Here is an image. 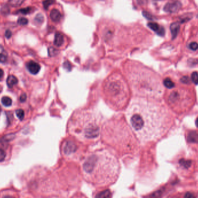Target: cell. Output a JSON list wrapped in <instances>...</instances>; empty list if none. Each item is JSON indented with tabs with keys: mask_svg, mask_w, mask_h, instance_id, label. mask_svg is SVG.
<instances>
[{
	"mask_svg": "<svg viewBox=\"0 0 198 198\" xmlns=\"http://www.w3.org/2000/svg\"><path fill=\"white\" fill-rule=\"evenodd\" d=\"M127 123L141 142L160 137L167 127V114L161 105L150 98L137 97L127 106Z\"/></svg>",
	"mask_w": 198,
	"mask_h": 198,
	"instance_id": "cell-1",
	"label": "cell"
},
{
	"mask_svg": "<svg viewBox=\"0 0 198 198\" xmlns=\"http://www.w3.org/2000/svg\"><path fill=\"white\" fill-rule=\"evenodd\" d=\"M120 170L117 158L106 149L89 153L81 163L84 178L96 187H107L114 184L119 177Z\"/></svg>",
	"mask_w": 198,
	"mask_h": 198,
	"instance_id": "cell-2",
	"label": "cell"
},
{
	"mask_svg": "<svg viewBox=\"0 0 198 198\" xmlns=\"http://www.w3.org/2000/svg\"><path fill=\"white\" fill-rule=\"evenodd\" d=\"M101 116L93 109L77 110L70 118L68 131L80 141L95 142L101 134Z\"/></svg>",
	"mask_w": 198,
	"mask_h": 198,
	"instance_id": "cell-3",
	"label": "cell"
},
{
	"mask_svg": "<svg viewBox=\"0 0 198 198\" xmlns=\"http://www.w3.org/2000/svg\"><path fill=\"white\" fill-rule=\"evenodd\" d=\"M133 132L124 120L115 118L103 125L101 134L104 141L122 154L135 153L137 143Z\"/></svg>",
	"mask_w": 198,
	"mask_h": 198,
	"instance_id": "cell-4",
	"label": "cell"
},
{
	"mask_svg": "<svg viewBox=\"0 0 198 198\" xmlns=\"http://www.w3.org/2000/svg\"><path fill=\"white\" fill-rule=\"evenodd\" d=\"M102 93L106 103L115 110L124 109L128 105L130 89L127 82L119 74H112L105 80Z\"/></svg>",
	"mask_w": 198,
	"mask_h": 198,
	"instance_id": "cell-5",
	"label": "cell"
},
{
	"mask_svg": "<svg viewBox=\"0 0 198 198\" xmlns=\"http://www.w3.org/2000/svg\"><path fill=\"white\" fill-rule=\"evenodd\" d=\"M126 75L131 90L137 97L153 99L161 95L162 89L159 84L138 66L127 68Z\"/></svg>",
	"mask_w": 198,
	"mask_h": 198,
	"instance_id": "cell-6",
	"label": "cell"
},
{
	"mask_svg": "<svg viewBox=\"0 0 198 198\" xmlns=\"http://www.w3.org/2000/svg\"><path fill=\"white\" fill-rule=\"evenodd\" d=\"M79 146L77 144L71 140H67L63 143L62 150L63 155L67 158L74 156L78 151Z\"/></svg>",
	"mask_w": 198,
	"mask_h": 198,
	"instance_id": "cell-7",
	"label": "cell"
},
{
	"mask_svg": "<svg viewBox=\"0 0 198 198\" xmlns=\"http://www.w3.org/2000/svg\"><path fill=\"white\" fill-rule=\"evenodd\" d=\"M182 7V4L179 1H173L167 2L164 7L163 10L167 13L177 12Z\"/></svg>",
	"mask_w": 198,
	"mask_h": 198,
	"instance_id": "cell-8",
	"label": "cell"
},
{
	"mask_svg": "<svg viewBox=\"0 0 198 198\" xmlns=\"http://www.w3.org/2000/svg\"><path fill=\"white\" fill-rule=\"evenodd\" d=\"M26 68L28 72L32 74H36L39 72L41 69V66L38 63L34 61H31L27 62L26 64Z\"/></svg>",
	"mask_w": 198,
	"mask_h": 198,
	"instance_id": "cell-9",
	"label": "cell"
},
{
	"mask_svg": "<svg viewBox=\"0 0 198 198\" xmlns=\"http://www.w3.org/2000/svg\"><path fill=\"white\" fill-rule=\"evenodd\" d=\"M148 26L159 36H163L165 34V30L164 27L159 25L156 23H154V22L148 23Z\"/></svg>",
	"mask_w": 198,
	"mask_h": 198,
	"instance_id": "cell-10",
	"label": "cell"
},
{
	"mask_svg": "<svg viewBox=\"0 0 198 198\" xmlns=\"http://www.w3.org/2000/svg\"><path fill=\"white\" fill-rule=\"evenodd\" d=\"M170 32H171L172 39L173 40L176 38V37L177 36L180 32V23H177V22L171 23V25L170 26Z\"/></svg>",
	"mask_w": 198,
	"mask_h": 198,
	"instance_id": "cell-11",
	"label": "cell"
},
{
	"mask_svg": "<svg viewBox=\"0 0 198 198\" xmlns=\"http://www.w3.org/2000/svg\"><path fill=\"white\" fill-rule=\"evenodd\" d=\"M50 17L52 20L54 22H59L62 18V14L59 10L56 9H52L50 13Z\"/></svg>",
	"mask_w": 198,
	"mask_h": 198,
	"instance_id": "cell-12",
	"label": "cell"
},
{
	"mask_svg": "<svg viewBox=\"0 0 198 198\" xmlns=\"http://www.w3.org/2000/svg\"><path fill=\"white\" fill-rule=\"evenodd\" d=\"M187 140L191 143H198V133L195 131H190L187 135Z\"/></svg>",
	"mask_w": 198,
	"mask_h": 198,
	"instance_id": "cell-13",
	"label": "cell"
},
{
	"mask_svg": "<svg viewBox=\"0 0 198 198\" xmlns=\"http://www.w3.org/2000/svg\"><path fill=\"white\" fill-rule=\"evenodd\" d=\"M64 43V37L60 33H56L54 36V44L56 46H61Z\"/></svg>",
	"mask_w": 198,
	"mask_h": 198,
	"instance_id": "cell-14",
	"label": "cell"
},
{
	"mask_svg": "<svg viewBox=\"0 0 198 198\" xmlns=\"http://www.w3.org/2000/svg\"><path fill=\"white\" fill-rule=\"evenodd\" d=\"M18 82V79L13 75H10L7 79V84L8 87L9 88H12L15 85L17 84Z\"/></svg>",
	"mask_w": 198,
	"mask_h": 198,
	"instance_id": "cell-15",
	"label": "cell"
},
{
	"mask_svg": "<svg viewBox=\"0 0 198 198\" xmlns=\"http://www.w3.org/2000/svg\"><path fill=\"white\" fill-rule=\"evenodd\" d=\"M163 84L166 88H169V89L174 87V86H175V84L171 81V79L169 78H166L164 80Z\"/></svg>",
	"mask_w": 198,
	"mask_h": 198,
	"instance_id": "cell-16",
	"label": "cell"
},
{
	"mask_svg": "<svg viewBox=\"0 0 198 198\" xmlns=\"http://www.w3.org/2000/svg\"><path fill=\"white\" fill-rule=\"evenodd\" d=\"M1 102L5 106H10L12 104V100L8 97H4L1 99Z\"/></svg>",
	"mask_w": 198,
	"mask_h": 198,
	"instance_id": "cell-17",
	"label": "cell"
},
{
	"mask_svg": "<svg viewBox=\"0 0 198 198\" xmlns=\"http://www.w3.org/2000/svg\"><path fill=\"white\" fill-rule=\"evenodd\" d=\"M24 1L25 0H9L8 2L12 7H18L24 2Z\"/></svg>",
	"mask_w": 198,
	"mask_h": 198,
	"instance_id": "cell-18",
	"label": "cell"
},
{
	"mask_svg": "<svg viewBox=\"0 0 198 198\" xmlns=\"http://www.w3.org/2000/svg\"><path fill=\"white\" fill-rule=\"evenodd\" d=\"M179 163H180V165L181 166H182L184 168L188 169L191 166L192 162L189 160H185V159H182L179 161Z\"/></svg>",
	"mask_w": 198,
	"mask_h": 198,
	"instance_id": "cell-19",
	"label": "cell"
},
{
	"mask_svg": "<svg viewBox=\"0 0 198 198\" xmlns=\"http://www.w3.org/2000/svg\"><path fill=\"white\" fill-rule=\"evenodd\" d=\"M16 115L20 120H22L25 117V112L23 109H19L16 110Z\"/></svg>",
	"mask_w": 198,
	"mask_h": 198,
	"instance_id": "cell-20",
	"label": "cell"
},
{
	"mask_svg": "<svg viewBox=\"0 0 198 198\" xmlns=\"http://www.w3.org/2000/svg\"><path fill=\"white\" fill-rule=\"evenodd\" d=\"M191 80L196 85L198 84V73L197 72H193L191 74Z\"/></svg>",
	"mask_w": 198,
	"mask_h": 198,
	"instance_id": "cell-21",
	"label": "cell"
},
{
	"mask_svg": "<svg viewBox=\"0 0 198 198\" xmlns=\"http://www.w3.org/2000/svg\"><path fill=\"white\" fill-rule=\"evenodd\" d=\"M28 22V19L25 18H19L17 21V23H18L19 25H22V26H25L27 25Z\"/></svg>",
	"mask_w": 198,
	"mask_h": 198,
	"instance_id": "cell-22",
	"label": "cell"
},
{
	"mask_svg": "<svg viewBox=\"0 0 198 198\" xmlns=\"http://www.w3.org/2000/svg\"><path fill=\"white\" fill-rule=\"evenodd\" d=\"M54 2V0H45L43 2V5H44V8H45L46 10L48 9L49 7Z\"/></svg>",
	"mask_w": 198,
	"mask_h": 198,
	"instance_id": "cell-23",
	"label": "cell"
},
{
	"mask_svg": "<svg viewBox=\"0 0 198 198\" xmlns=\"http://www.w3.org/2000/svg\"><path fill=\"white\" fill-rule=\"evenodd\" d=\"M32 10V8L30 7H28V8H23V9H20L18 12L21 13L23 15H27L28 14H30Z\"/></svg>",
	"mask_w": 198,
	"mask_h": 198,
	"instance_id": "cell-24",
	"label": "cell"
},
{
	"mask_svg": "<svg viewBox=\"0 0 198 198\" xmlns=\"http://www.w3.org/2000/svg\"><path fill=\"white\" fill-rule=\"evenodd\" d=\"M44 18L42 14H38L35 18V21L37 23H42L44 21Z\"/></svg>",
	"mask_w": 198,
	"mask_h": 198,
	"instance_id": "cell-25",
	"label": "cell"
},
{
	"mask_svg": "<svg viewBox=\"0 0 198 198\" xmlns=\"http://www.w3.org/2000/svg\"><path fill=\"white\" fill-rule=\"evenodd\" d=\"M189 48L192 51H197L198 49V44L196 42H192L189 44Z\"/></svg>",
	"mask_w": 198,
	"mask_h": 198,
	"instance_id": "cell-26",
	"label": "cell"
},
{
	"mask_svg": "<svg viewBox=\"0 0 198 198\" xmlns=\"http://www.w3.org/2000/svg\"><path fill=\"white\" fill-rule=\"evenodd\" d=\"M6 157V153L5 152L2 150L0 149V162H3Z\"/></svg>",
	"mask_w": 198,
	"mask_h": 198,
	"instance_id": "cell-27",
	"label": "cell"
},
{
	"mask_svg": "<svg viewBox=\"0 0 198 198\" xmlns=\"http://www.w3.org/2000/svg\"><path fill=\"white\" fill-rule=\"evenodd\" d=\"M180 81H181V82L184 83V84H189L190 83V79L189 77L187 76H184L183 77H182L180 80Z\"/></svg>",
	"mask_w": 198,
	"mask_h": 198,
	"instance_id": "cell-28",
	"label": "cell"
},
{
	"mask_svg": "<svg viewBox=\"0 0 198 198\" xmlns=\"http://www.w3.org/2000/svg\"><path fill=\"white\" fill-rule=\"evenodd\" d=\"M57 50H56L54 48H49L48 50V53L49 56H54L57 54Z\"/></svg>",
	"mask_w": 198,
	"mask_h": 198,
	"instance_id": "cell-29",
	"label": "cell"
},
{
	"mask_svg": "<svg viewBox=\"0 0 198 198\" xmlns=\"http://www.w3.org/2000/svg\"><path fill=\"white\" fill-rule=\"evenodd\" d=\"M143 16L144 17L148 19V20H153V17L152 16V15L150 13H148L146 11L143 12Z\"/></svg>",
	"mask_w": 198,
	"mask_h": 198,
	"instance_id": "cell-30",
	"label": "cell"
},
{
	"mask_svg": "<svg viewBox=\"0 0 198 198\" xmlns=\"http://www.w3.org/2000/svg\"><path fill=\"white\" fill-rule=\"evenodd\" d=\"M7 57L4 54H0V63H4L7 61Z\"/></svg>",
	"mask_w": 198,
	"mask_h": 198,
	"instance_id": "cell-31",
	"label": "cell"
},
{
	"mask_svg": "<svg viewBox=\"0 0 198 198\" xmlns=\"http://www.w3.org/2000/svg\"><path fill=\"white\" fill-rule=\"evenodd\" d=\"M27 99V95L25 93H23V94L21 95V96L20 97V101L21 102H25L26 100Z\"/></svg>",
	"mask_w": 198,
	"mask_h": 198,
	"instance_id": "cell-32",
	"label": "cell"
},
{
	"mask_svg": "<svg viewBox=\"0 0 198 198\" xmlns=\"http://www.w3.org/2000/svg\"><path fill=\"white\" fill-rule=\"evenodd\" d=\"M5 37H6L7 38H9L12 36V32H11L10 30H7V31L5 32Z\"/></svg>",
	"mask_w": 198,
	"mask_h": 198,
	"instance_id": "cell-33",
	"label": "cell"
},
{
	"mask_svg": "<svg viewBox=\"0 0 198 198\" xmlns=\"http://www.w3.org/2000/svg\"><path fill=\"white\" fill-rule=\"evenodd\" d=\"M184 197H185V198H194V195L192 194H191V193L187 192V193L185 195Z\"/></svg>",
	"mask_w": 198,
	"mask_h": 198,
	"instance_id": "cell-34",
	"label": "cell"
},
{
	"mask_svg": "<svg viewBox=\"0 0 198 198\" xmlns=\"http://www.w3.org/2000/svg\"><path fill=\"white\" fill-rule=\"evenodd\" d=\"M3 76H4V71L2 70V69H0V80L2 79Z\"/></svg>",
	"mask_w": 198,
	"mask_h": 198,
	"instance_id": "cell-35",
	"label": "cell"
},
{
	"mask_svg": "<svg viewBox=\"0 0 198 198\" xmlns=\"http://www.w3.org/2000/svg\"><path fill=\"white\" fill-rule=\"evenodd\" d=\"M195 124H196V126H197V127H198V117L197 118V120H196Z\"/></svg>",
	"mask_w": 198,
	"mask_h": 198,
	"instance_id": "cell-36",
	"label": "cell"
},
{
	"mask_svg": "<svg viewBox=\"0 0 198 198\" xmlns=\"http://www.w3.org/2000/svg\"><path fill=\"white\" fill-rule=\"evenodd\" d=\"M1 106H0V112H1Z\"/></svg>",
	"mask_w": 198,
	"mask_h": 198,
	"instance_id": "cell-37",
	"label": "cell"
},
{
	"mask_svg": "<svg viewBox=\"0 0 198 198\" xmlns=\"http://www.w3.org/2000/svg\"><path fill=\"white\" fill-rule=\"evenodd\" d=\"M197 18H198V14L197 15Z\"/></svg>",
	"mask_w": 198,
	"mask_h": 198,
	"instance_id": "cell-38",
	"label": "cell"
}]
</instances>
